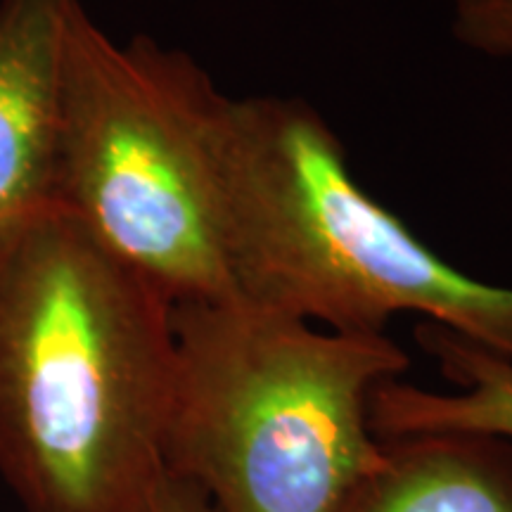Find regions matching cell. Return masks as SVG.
<instances>
[{
    "label": "cell",
    "instance_id": "cell-1",
    "mask_svg": "<svg viewBox=\"0 0 512 512\" xmlns=\"http://www.w3.org/2000/svg\"><path fill=\"white\" fill-rule=\"evenodd\" d=\"M176 387L174 304L86 223H0V479L22 512H152Z\"/></svg>",
    "mask_w": 512,
    "mask_h": 512
},
{
    "label": "cell",
    "instance_id": "cell-2",
    "mask_svg": "<svg viewBox=\"0 0 512 512\" xmlns=\"http://www.w3.org/2000/svg\"><path fill=\"white\" fill-rule=\"evenodd\" d=\"M219 181L240 297L351 335L418 313L512 358V287L458 271L373 200L309 102L228 95Z\"/></svg>",
    "mask_w": 512,
    "mask_h": 512
},
{
    "label": "cell",
    "instance_id": "cell-3",
    "mask_svg": "<svg viewBox=\"0 0 512 512\" xmlns=\"http://www.w3.org/2000/svg\"><path fill=\"white\" fill-rule=\"evenodd\" d=\"M166 472L216 512H337L382 460L380 384L411 368L392 337L332 332L252 299L174 306Z\"/></svg>",
    "mask_w": 512,
    "mask_h": 512
},
{
    "label": "cell",
    "instance_id": "cell-4",
    "mask_svg": "<svg viewBox=\"0 0 512 512\" xmlns=\"http://www.w3.org/2000/svg\"><path fill=\"white\" fill-rule=\"evenodd\" d=\"M226 98L183 50L150 36L114 43L74 8L50 202L174 306L238 294L219 181Z\"/></svg>",
    "mask_w": 512,
    "mask_h": 512
},
{
    "label": "cell",
    "instance_id": "cell-5",
    "mask_svg": "<svg viewBox=\"0 0 512 512\" xmlns=\"http://www.w3.org/2000/svg\"><path fill=\"white\" fill-rule=\"evenodd\" d=\"M79 3H0V223L50 204L64 43Z\"/></svg>",
    "mask_w": 512,
    "mask_h": 512
},
{
    "label": "cell",
    "instance_id": "cell-6",
    "mask_svg": "<svg viewBox=\"0 0 512 512\" xmlns=\"http://www.w3.org/2000/svg\"><path fill=\"white\" fill-rule=\"evenodd\" d=\"M337 512H512V441L475 432L382 439V460Z\"/></svg>",
    "mask_w": 512,
    "mask_h": 512
},
{
    "label": "cell",
    "instance_id": "cell-7",
    "mask_svg": "<svg viewBox=\"0 0 512 512\" xmlns=\"http://www.w3.org/2000/svg\"><path fill=\"white\" fill-rule=\"evenodd\" d=\"M415 342L453 384L451 392L389 380L370 399V425L377 439L427 432H475L512 441V358L422 320Z\"/></svg>",
    "mask_w": 512,
    "mask_h": 512
},
{
    "label": "cell",
    "instance_id": "cell-8",
    "mask_svg": "<svg viewBox=\"0 0 512 512\" xmlns=\"http://www.w3.org/2000/svg\"><path fill=\"white\" fill-rule=\"evenodd\" d=\"M451 31L479 55L512 60V0H453Z\"/></svg>",
    "mask_w": 512,
    "mask_h": 512
},
{
    "label": "cell",
    "instance_id": "cell-9",
    "mask_svg": "<svg viewBox=\"0 0 512 512\" xmlns=\"http://www.w3.org/2000/svg\"><path fill=\"white\" fill-rule=\"evenodd\" d=\"M152 512H216L197 486L166 477Z\"/></svg>",
    "mask_w": 512,
    "mask_h": 512
}]
</instances>
